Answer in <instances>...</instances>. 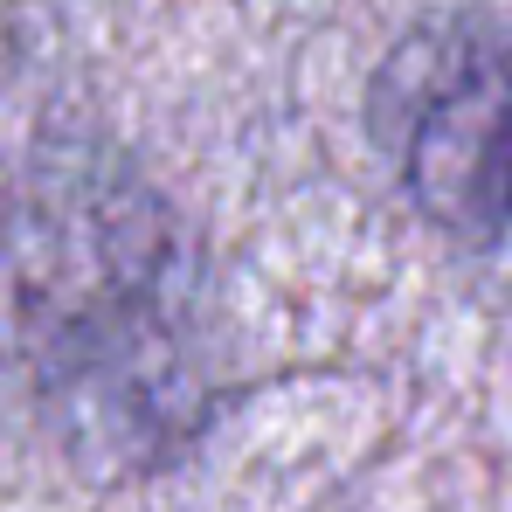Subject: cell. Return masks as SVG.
I'll return each instance as SVG.
<instances>
[{"mask_svg":"<svg viewBox=\"0 0 512 512\" xmlns=\"http://www.w3.org/2000/svg\"><path fill=\"white\" fill-rule=\"evenodd\" d=\"M388 90V146L416 208L464 250L512 256V21L436 35Z\"/></svg>","mask_w":512,"mask_h":512,"instance_id":"obj_1","label":"cell"}]
</instances>
